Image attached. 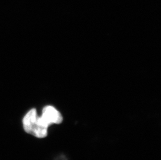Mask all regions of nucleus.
I'll list each match as a JSON object with an SVG mask.
<instances>
[{
	"mask_svg": "<svg viewBox=\"0 0 161 160\" xmlns=\"http://www.w3.org/2000/svg\"><path fill=\"white\" fill-rule=\"evenodd\" d=\"M41 116L49 126L52 124H61L63 121L61 113L51 106H46L43 108Z\"/></svg>",
	"mask_w": 161,
	"mask_h": 160,
	"instance_id": "f257e3e1",
	"label": "nucleus"
},
{
	"mask_svg": "<svg viewBox=\"0 0 161 160\" xmlns=\"http://www.w3.org/2000/svg\"><path fill=\"white\" fill-rule=\"evenodd\" d=\"M38 116L35 109H31L25 115L23 118V124L24 130L26 133L34 136L38 128L36 124Z\"/></svg>",
	"mask_w": 161,
	"mask_h": 160,
	"instance_id": "f03ea898",
	"label": "nucleus"
}]
</instances>
